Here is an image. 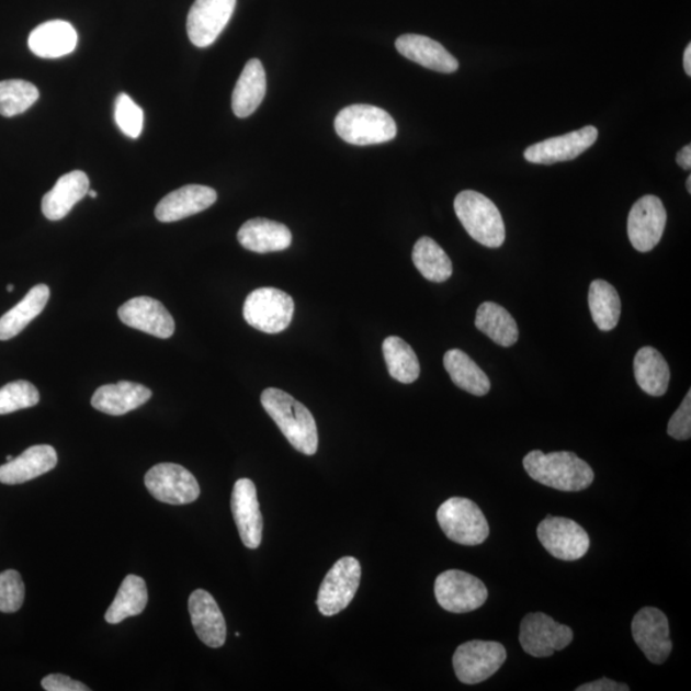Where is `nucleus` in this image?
<instances>
[{
    "instance_id": "nucleus-1",
    "label": "nucleus",
    "mask_w": 691,
    "mask_h": 691,
    "mask_svg": "<svg viewBox=\"0 0 691 691\" xmlns=\"http://www.w3.org/2000/svg\"><path fill=\"white\" fill-rule=\"evenodd\" d=\"M260 401L292 448L307 456L317 453L319 443L317 422L305 405L279 388L264 389Z\"/></svg>"
},
{
    "instance_id": "nucleus-2",
    "label": "nucleus",
    "mask_w": 691,
    "mask_h": 691,
    "mask_svg": "<svg viewBox=\"0 0 691 691\" xmlns=\"http://www.w3.org/2000/svg\"><path fill=\"white\" fill-rule=\"evenodd\" d=\"M530 478L545 487L563 491H580L594 482V472L574 452H529L522 461Z\"/></svg>"
},
{
    "instance_id": "nucleus-3",
    "label": "nucleus",
    "mask_w": 691,
    "mask_h": 691,
    "mask_svg": "<svg viewBox=\"0 0 691 691\" xmlns=\"http://www.w3.org/2000/svg\"><path fill=\"white\" fill-rule=\"evenodd\" d=\"M335 128L343 141L352 145H375L394 140L397 125L382 107L355 104L337 114Z\"/></svg>"
},
{
    "instance_id": "nucleus-4",
    "label": "nucleus",
    "mask_w": 691,
    "mask_h": 691,
    "mask_svg": "<svg viewBox=\"0 0 691 691\" xmlns=\"http://www.w3.org/2000/svg\"><path fill=\"white\" fill-rule=\"evenodd\" d=\"M455 212L461 225L476 242L490 249L501 248L506 238L501 212L490 199L473 190L460 192Z\"/></svg>"
},
{
    "instance_id": "nucleus-5",
    "label": "nucleus",
    "mask_w": 691,
    "mask_h": 691,
    "mask_svg": "<svg viewBox=\"0 0 691 691\" xmlns=\"http://www.w3.org/2000/svg\"><path fill=\"white\" fill-rule=\"evenodd\" d=\"M295 303L286 292L274 287L252 291L243 304V318L252 328L268 335L286 330L294 319Z\"/></svg>"
},
{
    "instance_id": "nucleus-6",
    "label": "nucleus",
    "mask_w": 691,
    "mask_h": 691,
    "mask_svg": "<svg viewBox=\"0 0 691 691\" xmlns=\"http://www.w3.org/2000/svg\"><path fill=\"white\" fill-rule=\"evenodd\" d=\"M438 524L452 542L478 545L486 542L489 525L479 506L463 497H452L437 511Z\"/></svg>"
},
{
    "instance_id": "nucleus-7",
    "label": "nucleus",
    "mask_w": 691,
    "mask_h": 691,
    "mask_svg": "<svg viewBox=\"0 0 691 691\" xmlns=\"http://www.w3.org/2000/svg\"><path fill=\"white\" fill-rule=\"evenodd\" d=\"M361 580V566L355 557H342L327 573L317 598L318 610L322 616L348 609L355 598Z\"/></svg>"
},
{
    "instance_id": "nucleus-8",
    "label": "nucleus",
    "mask_w": 691,
    "mask_h": 691,
    "mask_svg": "<svg viewBox=\"0 0 691 691\" xmlns=\"http://www.w3.org/2000/svg\"><path fill=\"white\" fill-rule=\"evenodd\" d=\"M506 657L502 644L472 641L460 645L452 662L457 679L467 686H475L494 676L505 664Z\"/></svg>"
},
{
    "instance_id": "nucleus-9",
    "label": "nucleus",
    "mask_w": 691,
    "mask_h": 691,
    "mask_svg": "<svg viewBox=\"0 0 691 691\" xmlns=\"http://www.w3.org/2000/svg\"><path fill=\"white\" fill-rule=\"evenodd\" d=\"M438 604L452 613H467L480 609L488 599V589L472 574L449 570L438 576L434 584Z\"/></svg>"
},
{
    "instance_id": "nucleus-10",
    "label": "nucleus",
    "mask_w": 691,
    "mask_h": 691,
    "mask_svg": "<svg viewBox=\"0 0 691 691\" xmlns=\"http://www.w3.org/2000/svg\"><path fill=\"white\" fill-rule=\"evenodd\" d=\"M573 639V630L558 624L548 614L529 613L521 621L519 641L522 649L530 656L551 657L553 653L568 647Z\"/></svg>"
},
{
    "instance_id": "nucleus-11",
    "label": "nucleus",
    "mask_w": 691,
    "mask_h": 691,
    "mask_svg": "<svg viewBox=\"0 0 691 691\" xmlns=\"http://www.w3.org/2000/svg\"><path fill=\"white\" fill-rule=\"evenodd\" d=\"M145 486L159 502L188 505L200 496L199 483L188 468L172 463L152 466L145 475Z\"/></svg>"
},
{
    "instance_id": "nucleus-12",
    "label": "nucleus",
    "mask_w": 691,
    "mask_h": 691,
    "mask_svg": "<svg viewBox=\"0 0 691 691\" xmlns=\"http://www.w3.org/2000/svg\"><path fill=\"white\" fill-rule=\"evenodd\" d=\"M537 537L550 555L563 560H576L587 555L589 535L574 520L547 517L536 529Z\"/></svg>"
},
{
    "instance_id": "nucleus-13",
    "label": "nucleus",
    "mask_w": 691,
    "mask_h": 691,
    "mask_svg": "<svg viewBox=\"0 0 691 691\" xmlns=\"http://www.w3.org/2000/svg\"><path fill=\"white\" fill-rule=\"evenodd\" d=\"M666 222L662 200L655 195L637 200L627 218V235L633 248L639 252L655 249L664 236Z\"/></svg>"
},
{
    "instance_id": "nucleus-14",
    "label": "nucleus",
    "mask_w": 691,
    "mask_h": 691,
    "mask_svg": "<svg viewBox=\"0 0 691 691\" xmlns=\"http://www.w3.org/2000/svg\"><path fill=\"white\" fill-rule=\"evenodd\" d=\"M236 0H195L188 15V34L197 48L211 46L226 29Z\"/></svg>"
},
{
    "instance_id": "nucleus-15",
    "label": "nucleus",
    "mask_w": 691,
    "mask_h": 691,
    "mask_svg": "<svg viewBox=\"0 0 691 691\" xmlns=\"http://www.w3.org/2000/svg\"><path fill=\"white\" fill-rule=\"evenodd\" d=\"M634 641L652 664L666 662L672 650L670 639V626L666 614L655 609L645 607L635 614L632 624Z\"/></svg>"
},
{
    "instance_id": "nucleus-16",
    "label": "nucleus",
    "mask_w": 691,
    "mask_h": 691,
    "mask_svg": "<svg viewBox=\"0 0 691 691\" xmlns=\"http://www.w3.org/2000/svg\"><path fill=\"white\" fill-rule=\"evenodd\" d=\"M597 138L598 129L594 126L582 127L574 133L551 137L529 146L524 157L530 163L547 166L573 160L594 145Z\"/></svg>"
},
{
    "instance_id": "nucleus-17",
    "label": "nucleus",
    "mask_w": 691,
    "mask_h": 691,
    "mask_svg": "<svg viewBox=\"0 0 691 691\" xmlns=\"http://www.w3.org/2000/svg\"><path fill=\"white\" fill-rule=\"evenodd\" d=\"M230 509L245 547L257 550L263 540V517L253 482L246 478L236 482Z\"/></svg>"
},
{
    "instance_id": "nucleus-18",
    "label": "nucleus",
    "mask_w": 691,
    "mask_h": 691,
    "mask_svg": "<svg viewBox=\"0 0 691 691\" xmlns=\"http://www.w3.org/2000/svg\"><path fill=\"white\" fill-rule=\"evenodd\" d=\"M118 317L123 325L163 340L174 333L175 325L171 313L156 298H131L120 307Z\"/></svg>"
},
{
    "instance_id": "nucleus-19",
    "label": "nucleus",
    "mask_w": 691,
    "mask_h": 691,
    "mask_svg": "<svg viewBox=\"0 0 691 691\" xmlns=\"http://www.w3.org/2000/svg\"><path fill=\"white\" fill-rule=\"evenodd\" d=\"M189 612L199 639L207 647L220 648L226 643V620L212 594L195 590L189 598Z\"/></svg>"
},
{
    "instance_id": "nucleus-20",
    "label": "nucleus",
    "mask_w": 691,
    "mask_h": 691,
    "mask_svg": "<svg viewBox=\"0 0 691 691\" xmlns=\"http://www.w3.org/2000/svg\"><path fill=\"white\" fill-rule=\"evenodd\" d=\"M217 192L202 184H188L160 200L156 207L159 222L172 223L202 213L217 202Z\"/></svg>"
},
{
    "instance_id": "nucleus-21",
    "label": "nucleus",
    "mask_w": 691,
    "mask_h": 691,
    "mask_svg": "<svg viewBox=\"0 0 691 691\" xmlns=\"http://www.w3.org/2000/svg\"><path fill=\"white\" fill-rule=\"evenodd\" d=\"M58 464L57 451L49 444H37L19 457L0 466V483L14 486L37 478L53 471Z\"/></svg>"
},
{
    "instance_id": "nucleus-22",
    "label": "nucleus",
    "mask_w": 691,
    "mask_h": 691,
    "mask_svg": "<svg viewBox=\"0 0 691 691\" xmlns=\"http://www.w3.org/2000/svg\"><path fill=\"white\" fill-rule=\"evenodd\" d=\"M396 49L405 58L437 72L453 73L458 69L457 59L445 50L442 44L428 36L415 34L399 36Z\"/></svg>"
},
{
    "instance_id": "nucleus-23",
    "label": "nucleus",
    "mask_w": 691,
    "mask_h": 691,
    "mask_svg": "<svg viewBox=\"0 0 691 691\" xmlns=\"http://www.w3.org/2000/svg\"><path fill=\"white\" fill-rule=\"evenodd\" d=\"M150 398L151 390L143 384L121 381L98 388L91 398V405L98 411L112 415V417H121L138 409Z\"/></svg>"
},
{
    "instance_id": "nucleus-24",
    "label": "nucleus",
    "mask_w": 691,
    "mask_h": 691,
    "mask_svg": "<svg viewBox=\"0 0 691 691\" xmlns=\"http://www.w3.org/2000/svg\"><path fill=\"white\" fill-rule=\"evenodd\" d=\"M79 42L71 23L54 20L42 23L29 36V48L41 58H60L71 54Z\"/></svg>"
},
{
    "instance_id": "nucleus-25",
    "label": "nucleus",
    "mask_w": 691,
    "mask_h": 691,
    "mask_svg": "<svg viewBox=\"0 0 691 691\" xmlns=\"http://www.w3.org/2000/svg\"><path fill=\"white\" fill-rule=\"evenodd\" d=\"M237 240L242 248L257 253L283 251L292 243V234L282 223L253 218L238 230Z\"/></svg>"
},
{
    "instance_id": "nucleus-26",
    "label": "nucleus",
    "mask_w": 691,
    "mask_h": 691,
    "mask_svg": "<svg viewBox=\"0 0 691 691\" xmlns=\"http://www.w3.org/2000/svg\"><path fill=\"white\" fill-rule=\"evenodd\" d=\"M89 177L82 171L61 175L54 188L43 197L42 211L49 220H60L81 202L89 192Z\"/></svg>"
},
{
    "instance_id": "nucleus-27",
    "label": "nucleus",
    "mask_w": 691,
    "mask_h": 691,
    "mask_svg": "<svg viewBox=\"0 0 691 691\" xmlns=\"http://www.w3.org/2000/svg\"><path fill=\"white\" fill-rule=\"evenodd\" d=\"M267 92L265 69L259 59H250L233 94V110L238 118L249 117L263 102Z\"/></svg>"
},
{
    "instance_id": "nucleus-28",
    "label": "nucleus",
    "mask_w": 691,
    "mask_h": 691,
    "mask_svg": "<svg viewBox=\"0 0 691 691\" xmlns=\"http://www.w3.org/2000/svg\"><path fill=\"white\" fill-rule=\"evenodd\" d=\"M50 297L46 284H36L21 302L0 318V341L19 336L45 309Z\"/></svg>"
},
{
    "instance_id": "nucleus-29",
    "label": "nucleus",
    "mask_w": 691,
    "mask_h": 691,
    "mask_svg": "<svg viewBox=\"0 0 691 691\" xmlns=\"http://www.w3.org/2000/svg\"><path fill=\"white\" fill-rule=\"evenodd\" d=\"M634 375L645 394L653 397L664 396L670 383V367L667 361L662 353L650 346H645L636 352Z\"/></svg>"
},
{
    "instance_id": "nucleus-30",
    "label": "nucleus",
    "mask_w": 691,
    "mask_h": 691,
    "mask_svg": "<svg viewBox=\"0 0 691 691\" xmlns=\"http://www.w3.org/2000/svg\"><path fill=\"white\" fill-rule=\"evenodd\" d=\"M443 365L453 383L474 396H486L490 381L486 373L464 351L453 349L444 353Z\"/></svg>"
},
{
    "instance_id": "nucleus-31",
    "label": "nucleus",
    "mask_w": 691,
    "mask_h": 691,
    "mask_svg": "<svg viewBox=\"0 0 691 691\" xmlns=\"http://www.w3.org/2000/svg\"><path fill=\"white\" fill-rule=\"evenodd\" d=\"M475 327L502 348H510L519 340L517 321L505 307L495 303H483L478 307Z\"/></svg>"
},
{
    "instance_id": "nucleus-32",
    "label": "nucleus",
    "mask_w": 691,
    "mask_h": 691,
    "mask_svg": "<svg viewBox=\"0 0 691 691\" xmlns=\"http://www.w3.org/2000/svg\"><path fill=\"white\" fill-rule=\"evenodd\" d=\"M148 588L140 576L127 575L121 584L117 596L105 613L107 624L117 625L123 620L137 616L148 604Z\"/></svg>"
},
{
    "instance_id": "nucleus-33",
    "label": "nucleus",
    "mask_w": 691,
    "mask_h": 691,
    "mask_svg": "<svg viewBox=\"0 0 691 691\" xmlns=\"http://www.w3.org/2000/svg\"><path fill=\"white\" fill-rule=\"evenodd\" d=\"M412 261L420 274L430 282L443 283L451 279L452 261L433 238L421 237L415 243Z\"/></svg>"
},
{
    "instance_id": "nucleus-34",
    "label": "nucleus",
    "mask_w": 691,
    "mask_h": 691,
    "mask_svg": "<svg viewBox=\"0 0 691 691\" xmlns=\"http://www.w3.org/2000/svg\"><path fill=\"white\" fill-rule=\"evenodd\" d=\"M588 302L591 318L599 329L609 332L618 327L621 317V299L612 284L602 280L591 282Z\"/></svg>"
},
{
    "instance_id": "nucleus-35",
    "label": "nucleus",
    "mask_w": 691,
    "mask_h": 691,
    "mask_svg": "<svg viewBox=\"0 0 691 691\" xmlns=\"http://www.w3.org/2000/svg\"><path fill=\"white\" fill-rule=\"evenodd\" d=\"M382 349L392 378L404 384L414 383L419 378L420 364L417 353L403 338L387 337Z\"/></svg>"
},
{
    "instance_id": "nucleus-36",
    "label": "nucleus",
    "mask_w": 691,
    "mask_h": 691,
    "mask_svg": "<svg viewBox=\"0 0 691 691\" xmlns=\"http://www.w3.org/2000/svg\"><path fill=\"white\" fill-rule=\"evenodd\" d=\"M38 99L35 84L25 80L0 81V114L14 117L26 112Z\"/></svg>"
},
{
    "instance_id": "nucleus-37",
    "label": "nucleus",
    "mask_w": 691,
    "mask_h": 691,
    "mask_svg": "<svg viewBox=\"0 0 691 691\" xmlns=\"http://www.w3.org/2000/svg\"><path fill=\"white\" fill-rule=\"evenodd\" d=\"M41 401V395L33 383L15 381L0 388V415L29 409Z\"/></svg>"
},
{
    "instance_id": "nucleus-38",
    "label": "nucleus",
    "mask_w": 691,
    "mask_h": 691,
    "mask_svg": "<svg viewBox=\"0 0 691 691\" xmlns=\"http://www.w3.org/2000/svg\"><path fill=\"white\" fill-rule=\"evenodd\" d=\"M115 122L123 134L131 138H137L143 133L144 113L133 99L127 94H120L115 100Z\"/></svg>"
},
{
    "instance_id": "nucleus-39",
    "label": "nucleus",
    "mask_w": 691,
    "mask_h": 691,
    "mask_svg": "<svg viewBox=\"0 0 691 691\" xmlns=\"http://www.w3.org/2000/svg\"><path fill=\"white\" fill-rule=\"evenodd\" d=\"M25 601V584L20 573L7 570L0 573V612H18Z\"/></svg>"
},
{
    "instance_id": "nucleus-40",
    "label": "nucleus",
    "mask_w": 691,
    "mask_h": 691,
    "mask_svg": "<svg viewBox=\"0 0 691 691\" xmlns=\"http://www.w3.org/2000/svg\"><path fill=\"white\" fill-rule=\"evenodd\" d=\"M668 435L678 441H688L691 437V392H688L680 407L672 415L667 426Z\"/></svg>"
},
{
    "instance_id": "nucleus-41",
    "label": "nucleus",
    "mask_w": 691,
    "mask_h": 691,
    "mask_svg": "<svg viewBox=\"0 0 691 691\" xmlns=\"http://www.w3.org/2000/svg\"><path fill=\"white\" fill-rule=\"evenodd\" d=\"M42 687L46 691H90V688L83 686L82 682L60 673L46 676L42 681Z\"/></svg>"
},
{
    "instance_id": "nucleus-42",
    "label": "nucleus",
    "mask_w": 691,
    "mask_h": 691,
    "mask_svg": "<svg viewBox=\"0 0 691 691\" xmlns=\"http://www.w3.org/2000/svg\"><path fill=\"white\" fill-rule=\"evenodd\" d=\"M626 683H620L607 678L593 682L584 683L576 691H628Z\"/></svg>"
},
{
    "instance_id": "nucleus-43",
    "label": "nucleus",
    "mask_w": 691,
    "mask_h": 691,
    "mask_svg": "<svg viewBox=\"0 0 691 691\" xmlns=\"http://www.w3.org/2000/svg\"><path fill=\"white\" fill-rule=\"evenodd\" d=\"M676 160H678V165L686 169V171H690L691 168V146L690 144L687 146H683V148L681 149V151L678 154V157H676Z\"/></svg>"
},
{
    "instance_id": "nucleus-44",
    "label": "nucleus",
    "mask_w": 691,
    "mask_h": 691,
    "mask_svg": "<svg viewBox=\"0 0 691 691\" xmlns=\"http://www.w3.org/2000/svg\"><path fill=\"white\" fill-rule=\"evenodd\" d=\"M683 68L688 76H691V44L687 46L686 53H683Z\"/></svg>"
},
{
    "instance_id": "nucleus-45",
    "label": "nucleus",
    "mask_w": 691,
    "mask_h": 691,
    "mask_svg": "<svg viewBox=\"0 0 691 691\" xmlns=\"http://www.w3.org/2000/svg\"><path fill=\"white\" fill-rule=\"evenodd\" d=\"M687 189H688L689 194H691V177L690 175L688 177V180H687Z\"/></svg>"
},
{
    "instance_id": "nucleus-46",
    "label": "nucleus",
    "mask_w": 691,
    "mask_h": 691,
    "mask_svg": "<svg viewBox=\"0 0 691 691\" xmlns=\"http://www.w3.org/2000/svg\"><path fill=\"white\" fill-rule=\"evenodd\" d=\"M88 195H89L90 197H92V199H94V197H97V196H98L97 191H94V190H89Z\"/></svg>"
},
{
    "instance_id": "nucleus-47",
    "label": "nucleus",
    "mask_w": 691,
    "mask_h": 691,
    "mask_svg": "<svg viewBox=\"0 0 691 691\" xmlns=\"http://www.w3.org/2000/svg\"><path fill=\"white\" fill-rule=\"evenodd\" d=\"M13 290H14L13 284H8V286H7V291H8V292H12Z\"/></svg>"
},
{
    "instance_id": "nucleus-48",
    "label": "nucleus",
    "mask_w": 691,
    "mask_h": 691,
    "mask_svg": "<svg viewBox=\"0 0 691 691\" xmlns=\"http://www.w3.org/2000/svg\"><path fill=\"white\" fill-rule=\"evenodd\" d=\"M12 458H13V457H12L11 455H10V456H7V461H11Z\"/></svg>"
}]
</instances>
